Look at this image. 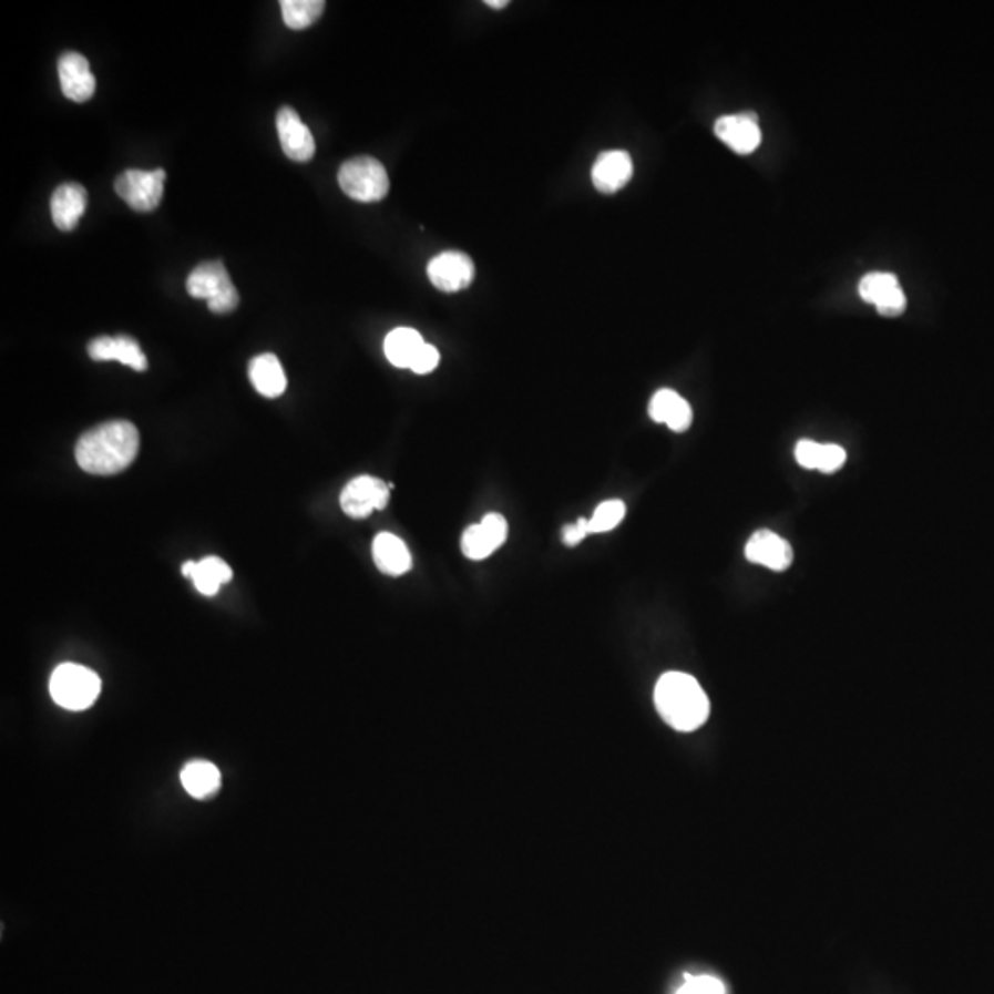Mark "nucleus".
<instances>
[{
	"mask_svg": "<svg viewBox=\"0 0 994 994\" xmlns=\"http://www.w3.org/2000/svg\"><path fill=\"white\" fill-rule=\"evenodd\" d=\"M61 91L66 99L83 104L96 93V78L91 72L88 58L78 52H65L58 61Z\"/></svg>",
	"mask_w": 994,
	"mask_h": 994,
	"instance_id": "11",
	"label": "nucleus"
},
{
	"mask_svg": "<svg viewBox=\"0 0 994 994\" xmlns=\"http://www.w3.org/2000/svg\"><path fill=\"white\" fill-rule=\"evenodd\" d=\"M141 435L127 420H111L80 437L76 461L83 472L93 475H114L124 472L135 461Z\"/></svg>",
	"mask_w": 994,
	"mask_h": 994,
	"instance_id": "1",
	"label": "nucleus"
},
{
	"mask_svg": "<svg viewBox=\"0 0 994 994\" xmlns=\"http://www.w3.org/2000/svg\"><path fill=\"white\" fill-rule=\"evenodd\" d=\"M233 288V280L219 260L205 262L202 266H197L186 280V291L194 299L213 300Z\"/></svg>",
	"mask_w": 994,
	"mask_h": 994,
	"instance_id": "18",
	"label": "nucleus"
},
{
	"mask_svg": "<svg viewBox=\"0 0 994 994\" xmlns=\"http://www.w3.org/2000/svg\"><path fill=\"white\" fill-rule=\"evenodd\" d=\"M341 191L359 203L381 202L389 194V175L378 158L369 155L348 158L337 174Z\"/></svg>",
	"mask_w": 994,
	"mask_h": 994,
	"instance_id": "4",
	"label": "nucleus"
},
{
	"mask_svg": "<svg viewBox=\"0 0 994 994\" xmlns=\"http://www.w3.org/2000/svg\"><path fill=\"white\" fill-rule=\"evenodd\" d=\"M632 174H634V163L628 153L621 152V150L604 152L593 164V186L603 194H615L623 186L628 185Z\"/></svg>",
	"mask_w": 994,
	"mask_h": 994,
	"instance_id": "15",
	"label": "nucleus"
},
{
	"mask_svg": "<svg viewBox=\"0 0 994 994\" xmlns=\"http://www.w3.org/2000/svg\"><path fill=\"white\" fill-rule=\"evenodd\" d=\"M372 559L378 570L389 576L408 573L413 565L408 545L391 533H380L372 542Z\"/></svg>",
	"mask_w": 994,
	"mask_h": 994,
	"instance_id": "20",
	"label": "nucleus"
},
{
	"mask_svg": "<svg viewBox=\"0 0 994 994\" xmlns=\"http://www.w3.org/2000/svg\"><path fill=\"white\" fill-rule=\"evenodd\" d=\"M278 141L286 157L295 163H308L316 155V141L308 125L300 120L297 111L283 107L277 113Z\"/></svg>",
	"mask_w": 994,
	"mask_h": 994,
	"instance_id": "9",
	"label": "nucleus"
},
{
	"mask_svg": "<svg viewBox=\"0 0 994 994\" xmlns=\"http://www.w3.org/2000/svg\"><path fill=\"white\" fill-rule=\"evenodd\" d=\"M486 6L494 8V10H501V8L509 6V0H486Z\"/></svg>",
	"mask_w": 994,
	"mask_h": 994,
	"instance_id": "30",
	"label": "nucleus"
},
{
	"mask_svg": "<svg viewBox=\"0 0 994 994\" xmlns=\"http://www.w3.org/2000/svg\"><path fill=\"white\" fill-rule=\"evenodd\" d=\"M100 690L102 682L99 674L76 663H63L50 678V695L58 706L69 711L89 709L99 700Z\"/></svg>",
	"mask_w": 994,
	"mask_h": 994,
	"instance_id": "3",
	"label": "nucleus"
},
{
	"mask_svg": "<svg viewBox=\"0 0 994 994\" xmlns=\"http://www.w3.org/2000/svg\"><path fill=\"white\" fill-rule=\"evenodd\" d=\"M718 139L740 155H750L761 144V127L754 113L728 114L715 122Z\"/></svg>",
	"mask_w": 994,
	"mask_h": 994,
	"instance_id": "12",
	"label": "nucleus"
},
{
	"mask_svg": "<svg viewBox=\"0 0 994 994\" xmlns=\"http://www.w3.org/2000/svg\"><path fill=\"white\" fill-rule=\"evenodd\" d=\"M325 2L322 0H283L284 22L291 30H305L311 27L325 11Z\"/></svg>",
	"mask_w": 994,
	"mask_h": 994,
	"instance_id": "25",
	"label": "nucleus"
},
{
	"mask_svg": "<svg viewBox=\"0 0 994 994\" xmlns=\"http://www.w3.org/2000/svg\"><path fill=\"white\" fill-rule=\"evenodd\" d=\"M192 582L205 597H214L225 582L233 581V570L218 556L199 560L192 571Z\"/></svg>",
	"mask_w": 994,
	"mask_h": 994,
	"instance_id": "24",
	"label": "nucleus"
},
{
	"mask_svg": "<svg viewBox=\"0 0 994 994\" xmlns=\"http://www.w3.org/2000/svg\"><path fill=\"white\" fill-rule=\"evenodd\" d=\"M164 181H166V172L163 168L152 170V172L125 170L124 174H120L114 181V192L135 213H152L163 199Z\"/></svg>",
	"mask_w": 994,
	"mask_h": 994,
	"instance_id": "5",
	"label": "nucleus"
},
{
	"mask_svg": "<svg viewBox=\"0 0 994 994\" xmlns=\"http://www.w3.org/2000/svg\"><path fill=\"white\" fill-rule=\"evenodd\" d=\"M654 701L663 720L678 731H695L709 717L706 690L690 674H663L654 689Z\"/></svg>",
	"mask_w": 994,
	"mask_h": 994,
	"instance_id": "2",
	"label": "nucleus"
},
{
	"mask_svg": "<svg viewBox=\"0 0 994 994\" xmlns=\"http://www.w3.org/2000/svg\"><path fill=\"white\" fill-rule=\"evenodd\" d=\"M676 994H726V990L715 976H687Z\"/></svg>",
	"mask_w": 994,
	"mask_h": 994,
	"instance_id": "27",
	"label": "nucleus"
},
{
	"mask_svg": "<svg viewBox=\"0 0 994 994\" xmlns=\"http://www.w3.org/2000/svg\"><path fill=\"white\" fill-rule=\"evenodd\" d=\"M590 533V525H587V520L581 518L578 522L571 523V525H565L562 529V542H564L567 547H575V545L581 544L582 540L586 539Z\"/></svg>",
	"mask_w": 994,
	"mask_h": 994,
	"instance_id": "29",
	"label": "nucleus"
},
{
	"mask_svg": "<svg viewBox=\"0 0 994 994\" xmlns=\"http://www.w3.org/2000/svg\"><path fill=\"white\" fill-rule=\"evenodd\" d=\"M249 380L256 391L266 398L283 397L288 387V378L275 353H260L250 359Z\"/></svg>",
	"mask_w": 994,
	"mask_h": 994,
	"instance_id": "19",
	"label": "nucleus"
},
{
	"mask_svg": "<svg viewBox=\"0 0 994 994\" xmlns=\"http://www.w3.org/2000/svg\"><path fill=\"white\" fill-rule=\"evenodd\" d=\"M859 294L865 303L877 306L885 317L901 316L906 308V297L899 280L891 273H870L860 280Z\"/></svg>",
	"mask_w": 994,
	"mask_h": 994,
	"instance_id": "10",
	"label": "nucleus"
},
{
	"mask_svg": "<svg viewBox=\"0 0 994 994\" xmlns=\"http://www.w3.org/2000/svg\"><path fill=\"white\" fill-rule=\"evenodd\" d=\"M181 782L185 787L186 792L192 798L205 799L211 798L218 792L222 787V773L213 762L192 761L183 768L181 772Z\"/></svg>",
	"mask_w": 994,
	"mask_h": 994,
	"instance_id": "22",
	"label": "nucleus"
},
{
	"mask_svg": "<svg viewBox=\"0 0 994 994\" xmlns=\"http://www.w3.org/2000/svg\"><path fill=\"white\" fill-rule=\"evenodd\" d=\"M509 525L501 514H486L483 522L468 527L462 534L461 550L470 560L489 559L505 544Z\"/></svg>",
	"mask_w": 994,
	"mask_h": 994,
	"instance_id": "8",
	"label": "nucleus"
},
{
	"mask_svg": "<svg viewBox=\"0 0 994 994\" xmlns=\"http://www.w3.org/2000/svg\"><path fill=\"white\" fill-rule=\"evenodd\" d=\"M392 484H387L378 478L359 475L342 489L341 509L347 516L353 520H363L375 511H383L389 498H391Z\"/></svg>",
	"mask_w": 994,
	"mask_h": 994,
	"instance_id": "6",
	"label": "nucleus"
},
{
	"mask_svg": "<svg viewBox=\"0 0 994 994\" xmlns=\"http://www.w3.org/2000/svg\"><path fill=\"white\" fill-rule=\"evenodd\" d=\"M648 414L654 422L668 426V430L684 433L693 424V409L685 398L670 389H662L654 394L648 406Z\"/></svg>",
	"mask_w": 994,
	"mask_h": 994,
	"instance_id": "17",
	"label": "nucleus"
},
{
	"mask_svg": "<svg viewBox=\"0 0 994 994\" xmlns=\"http://www.w3.org/2000/svg\"><path fill=\"white\" fill-rule=\"evenodd\" d=\"M88 352L89 358L94 361H120L136 372L147 370L146 353L142 352L141 345L130 336L96 337L89 342Z\"/></svg>",
	"mask_w": 994,
	"mask_h": 994,
	"instance_id": "13",
	"label": "nucleus"
},
{
	"mask_svg": "<svg viewBox=\"0 0 994 994\" xmlns=\"http://www.w3.org/2000/svg\"><path fill=\"white\" fill-rule=\"evenodd\" d=\"M626 514V505L621 500L604 501L593 512L592 520H587L590 533L603 534L614 531Z\"/></svg>",
	"mask_w": 994,
	"mask_h": 994,
	"instance_id": "26",
	"label": "nucleus"
},
{
	"mask_svg": "<svg viewBox=\"0 0 994 994\" xmlns=\"http://www.w3.org/2000/svg\"><path fill=\"white\" fill-rule=\"evenodd\" d=\"M796 459L807 470H820L823 473L838 472L848 459L842 445L820 444L814 441H799L796 445Z\"/></svg>",
	"mask_w": 994,
	"mask_h": 994,
	"instance_id": "21",
	"label": "nucleus"
},
{
	"mask_svg": "<svg viewBox=\"0 0 994 994\" xmlns=\"http://www.w3.org/2000/svg\"><path fill=\"white\" fill-rule=\"evenodd\" d=\"M751 564L765 565L772 571H787L793 562V551L787 540L772 531H757L745 550Z\"/></svg>",
	"mask_w": 994,
	"mask_h": 994,
	"instance_id": "14",
	"label": "nucleus"
},
{
	"mask_svg": "<svg viewBox=\"0 0 994 994\" xmlns=\"http://www.w3.org/2000/svg\"><path fill=\"white\" fill-rule=\"evenodd\" d=\"M439 363H441V352L433 345L426 342L424 347L420 348V352L417 353L413 363H411V370H413L414 375H430L439 367Z\"/></svg>",
	"mask_w": 994,
	"mask_h": 994,
	"instance_id": "28",
	"label": "nucleus"
},
{
	"mask_svg": "<svg viewBox=\"0 0 994 994\" xmlns=\"http://www.w3.org/2000/svg\"><path fill=\"white\" fill-rule=\"evenodd\" d=\"M424 339H422L419 331L413 330V328H397V330H392L386 337L383 350H386L387 359L394 367H398V369H411V363H413L417 353L420 352V348L424 347Z\"/></svg>",
	"mask_w": 994,
	"mask_h": 994,
	"instance_id": "23",
	"label": "nucleus"
},
{
	"mask_svg": "<svg viewBox=\"0 0 994 994\" xmlns=\"http://www.w3.org/2000/svg\"><path fill=\"white\" fill-rule=\"evenodd\" d=\"M85 207H88V191L78 183H65V185L58 186L50 199L52 219H54L55 227L63 233H69L76 227L78 222L85 213Z\"/></svg>",
	"mask_w": 994,
	"mask_h": 994,
	"instance_id": "16",
	"label": "nucleus"
},
{
	"mask_svg": "<svg viewBox=\"0 0 994 994\" xmlns=\"http://www.w3.org/2000/svg\"><path fill=\"white\" fill-rule=\"evenodd\" d=\"M428 277L437 289L453 294L467 289L475 277V266L472 258L459 253V250H445L441 255L431 258L428 264Z\"/></svg>",
	"mask_w": 994,
	"mask_h": 994,
	"instance_id": "7",
	"label": "nucleus"
}]
</instances>
